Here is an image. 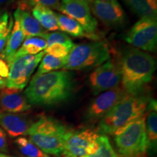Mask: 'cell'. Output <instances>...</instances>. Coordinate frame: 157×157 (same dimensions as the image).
<instances>
[{
	"label": "cell",
	"instance_id": "6da1fadb",
	"mask_svg": "<svg viewBox=\"0 0 157 157\" xmlns=\"http://www.w3.org/2000/svg\"><path fill=\"white\" fill-rule=\"evenodd\" d=\"M74 87L71 72L57 71L35 74L23 93L31 105L52 107L67 102L73 95Z\"/></svg>",
	"mask_w": 157,
	"mask_h": 157
},
{
	"label": "cell",
	"instance_id": "7a4b0ae2",
	"mask_svg": "<svg viewBox=\"0 0 157 157\" xmlns=\"http://www.w3.org/2000/svg\"><path fill=\"white\" fill-rule=\"evenodd\" d=\"M122 88L129 95L145 93V87L151 81L156 70L153 57L137 48L125 50L121 57Z\"/></svg>",
	"mask_w": 157,
	"mask_h": 157
},
{
	"label": "cell",
	"instance_id": "3957f363",
	"mask_svg": "<svg viewBox=\"0 0 157 157\" xmlns=\"http://www.w3.org/2000/svg\"><path fill=\"white\" fill-rule=\"evenodd\" d=\"M150 97L146 93L132 95L127 94L117 105L99 121L98 132L114 135L132 121L146 113Z\"/></svg>",
	"mask_w": 157,
	"mask_h": 157
},
{
	"label": "cell",
	"instance_id": "277c9868",
	"mask_svg": "<svg viewBox=\"0 0 157 157\" xmlns=\"http://www.w3.org/2000/svg\"><path fill=\"white\" fill-rule=\"evenodd\" d=\"M70 130L58 119L42 116L31 124L27 135L45 154L61 157L65 139Z\"/></svg>",
	"mask_w": 157,
	"mask_h": 157
},
{
	"label": "cell",
	"instance_id": "5b68a950",
	"mask_svg": "<svg viewBox=\"0 0 157 157\" xmlns=\"http://www.w3.org/2000/svg\"><path fill=\"white\" fill-rule=\"evenodd\" d=\"M111 57L106 43L93 42L74 45L66 57V71L90 70L97 68Z\"/></svg>",
	"mask_w": 157,
	"mask_h": 157
},
{
	"label": "cell",
	"instance_id": "8992f818",
	"mask_svg": "<svg viewBox=\"0 0 157 157\" xmlns=\"http://www.w3.org/2000/svg\"><path fill=\"white\" fill-rule=\"evenodd\" d=\"M118 155L132 156L147 153V137L145 127V114L128 124L114 135Z\"/></svg>",
	"mask_w": 157,
	"mask_h": 157
},
{
	"label": "cell",
	"instance_id": "52a82bcc",
	"mask_svg": "<svg viewBox=\"0 0 157 157\" xmlns=\"http://www.w3.org/2000/svg\"><path fill=\"white\" fill-rule=\"evenodd\" d=\"M44 54V51H42L36 55L22 56L13 59L9 64L10 73L6 87L21 90L24 89Z\"/></svg>",
	"mask_w": 157,
	"mask_h": 157
},
{
	"label": "cell",
	"instance_id": "ba28073f",
	"mask_svg": "<svg viewBox=\"0 0 157 157\" xmlns=\"http://www.w3.org/2000/svg\"><path fill=\"white\" fill-rule=\"evenodd\" d=\"M121 80L120 61L109 59L95 68L89 76V82L95 95L119 87Z\"/></svg>",
	"mask_w": 157,
	"mask_h": 157
},
{
	"label": "cell",
	"instance_id": "9c48e42d",
	"mask_svg": "<svg viewBox=\"0 0 157 157\" xmlns=\"http://www.w3.org/2000/svg\"><path fill=\"white\" fill-rule=\"evenodd\" d=\"M125 40L138 50L155 52L157 46L156 18H140L127 33Z\"/></svg>",
	"mask_w": 157,
	"mask_h": 157
},
{
	"label": "cell",
	"instance_id": "30bf717a",
	"mask_svg": "<svg viewBox=\"0 0 157 157\" xmlns=\"http://www.w3.org/2000/svg\"><path fill=\"white\" fill-rule=\"evenodd\" d=\"M127 93L122 87H117L100 94L88 107L86 119L91 123L100 121L120 102Z\"/></svg>",
	"mask_w": 157,
	"mask_h": 157
},
{
	"label": "cell",
	"instance_id": "8fae6325",
	"mask_svg": "<svg viewBox=\"0 0 157 157\" xmlns=\"http://www.w3.org/2000/svg\"><path fill=\"white\" fill-rule=\"evenodd\" d=\"M58 10L77 21L86 33L95 34L98 21L92 15L90 5L86 2L83 0H61Z\"/></svg>",
	"mask_w": 157,
	"mask_h": 157
},
{
	"label": "cell",
	"instance_id": "7c38bea8",
	"mask_svg": "<svg viewBox=\"0 0 157 157\" xmlns=\"http://www.w3.org/2000/svg\"><path fill=\"white\" fill-rule=\"evenodd\" d=\"M99 135L91 129L76 131L71 129L65 139L63 154L74 157L87 156L90 146L96 142Z\"/></svg>",
	"mask_w": 157,
	"mask_h": 157
},
{
	"label": "cell",
	"instance_id": "4fadbf2b",
	"mask_svg": "<svg viewBox=\"0 0 157 157\" xmlns=\"http://www.w3.org/2000/svg\"><path fill=\"white\" fill-rule=\"evenodd\" d=\"M90 7L94 15L108 26L121 27L125 24L126 14L118 0H93Z\"/></svg>",
	"mask_w": 157,
	"mask_h": 157
},
{
	"label": "cell",
	"instance_id": "5bb4252c",
	"mask_svg": "<svg viewBox=\"0 0 157 157\" xmlns=\"http://www.w3.org/2000/svg\"><path fill=\"white\" fill-rule=\"evenodd\" d=\"M0 108L5 112L18 113L29 111L31 105L22 90L5 87L0 90Z\"/></svg>",
	"mask_w": 157,
	"mask_h": 157
},
{
	"label": "cell",
	"instance_id": "9a60e30c",
	"mask_svg": "<svg viewBox=\"0 0 157 157\" xmlns=\"http://www.w3.org/2000/svg\"><path fill=\"white\" fill-rule=\"evenodd\" d=\"M32 124L25 115L0 112V127L13 138L27 135Z\"/></svg>",
	"mask_w": 157,
	"mask_h": 157
},
{
	"label": "cell",
	"instance_id": "2e32d148",
	"mask_svg": "<svg viewBox=\"0 0 157 157\" xmlns=\"http://www.w3.org/2000/svg\"><path fill=\"white\" fill-rule=\"evenodd\" d=\"M145 113V127L147 137V152L150 155L156 153L157 148V103L154 99H150Z\"/></svg>",
	"mask_w": 157,
	"mask_h": 157
},
{
	"label": "cell",
	"instance_id": "e0dca14e",
	"mask_svg": "<svg viewBox=\"0 0 157 157\" xmlns=\"http://www.w3.org/2000/svg\"><path fill=\"white\" fill-rule=\"evenodd\" d=\"M15 21L19 23L25 36L42 37L48 34V31L42 27L38 21L30 14L29 11L17 8L14 12Z\"/></svg>",
	"mask_w": 157,
	"mask_h": 157
},
{
	"label": "cell",
	"instance_id": "ac0fdd59",
	"mask_svg": "<svg viewBox=\"0 0 157 157\" xmlns=\"http://www.w3.org/2000/svg\"><path fill=\"white\" fill-rule=\"evenodd\" d=\"M25 37L19 23L15 21L7 44H6L2 52L0 53V58L7 62L8 65L10 63L14 58L15 53L21 48V44H23Z\"/></svg>",
	"mask_w": 157,
	"mask_h": 157
},
{
	"label": "cell",
	"instance_id": "d6986e66",
	"mask_svg": "<svg viewBox=\"0 0 157 157\" xmlns=\"http://www.w3.org/2000/svg\"><path fill=\"white\" fill-rule=\"evenodd\" d=\"M58 28L63 32L67 33L73 37H87L92 39H99L95 34H90L86 33L82 25L71 17L60 13H56Z\"/></svg>",
	"mask_w": 157,
	"mask_h": 157
},
{
	"label": "cell",
	"instance_id": "ffe728a7",
	"mask_svg": "<svg viewBox=\"0 0 157 157\" xmlns=\"http://www.w3.org/2000/svg\"><path fill=\"white\" fill-rule=\"evenodd\" d=\"M124 2L140 18H156L157 0H124Z\"/></svg>",
	"mask_w": 157,
	"mask_h": 157
},
{
	"label": "cell",
	"instance_id": "44dd1931",
	"mask_svg": "<svg viewBox=\"0 0 157 157\" xmlns=\"http://www.w3.org/2000/svg\"><path fill=\"white\" fill-rule=\"evenodd\" d=\"M31 10L34 18L47 31H56L58 30L56 13H54L52 10L43 6H35Z\"/></svg>",
	"mask_w": 157,
	"mask_h": 157
},
{
	"label": "cell",
	"instance_id": "7402d4cb",
	"mask_svg": "<svg viewBox=\"0 0 157 157\" xmlns=\"http://www.w3.org/2000/svg\"><path fill=\"white\" fill-rule=\"evenodd\" d=\"M47 48L46 41L44 39L39 36L27 37L23 41L21 48L15 53L14 58L16 57L28 55H36L42 52ZM13 58V59H14Z\"/></svg>",
	"mask_w": 157,
	"mask_h": 157
},
{
	"label": "cell",
	"instance_id": "603a6c76",
	"mask_svg": "<svg viewBox=\"0 0 157 157\" xmlns=\"http://www.w3.org/2000/svg\"><path fill=\"white\" fill-rule=\"evenodd\" d=\"M15 144L25 157H50L25 137H17Z\"/></svg>",
	"mask_w": 157,
	"mask_h": 157
},
{
	"label": "cell",
	"instance_id": "cb8c5ba5",
	"mask_svg": "<svg viewBox=\"0 0 157 157\" xmlns=\"http://www.w3.org/2000/svg\"><path fill=\"white\" fill-rule=\"evenodd\" d=\"M36 74H45L52 72L60 68H63L66 63V58H56L50 55L47 54L41 60Z\"/></svg>",
	"mask_w": 157,
	"mask_h": 157
},
{
	"label": "cell",
	"instance_id": "d4e9b609",
	"mask_svg": "<svg viewBox=\"0 0 157 157\" xmlns=\"http://www.w3.org/2000/svg\"><path fill=\"white\" fill-rule=\"evenodd\" d=\"M97 140L98 143L97 151L94 154L84 157H118V154L113 149L106 135L100 134Z\"/></svg>",
	"mask_w": 157,
	"mask_h": 157
},
{
	"label": "cell",
	"instance_id": "484cf974",
	"mask_svg": "<svg viewBox=\"0 0 157 157\" xmlns=\"http://www.w3.org/2000/svg\"><path fill=\"white\" fill-rule=\"evenodd\" d=\"M60 5V0H21L17 8L28 11L35 6H43L50 9L58 10Z\"/></svg>",
	"mask_w": 157,
	"mask_h": 157
},
{
	"label": "cell",
	"instance_id": "4316f807",
	"mask_svg": "<svg viewBox=\"0 0 157 157\" xmlns=\"http://www.w3.org/2000/svg\"><path fill=\"white\" fill-rule=\"evenodd\" d=\"M42 38L44 39L46 41L47 48L50 47V45L56 44V43H60V44L67 45H74L70 37L65 33L60 32V31H55V32L50 33V34L48 33Z\"/></svg>",
	"mask_w": 157,
	"mask_h": 157
},
{
	"label": "cell",
	"instance_id": "83f0119b",
	"mask_svg": "<svg viewBox=\"0 0 157 157\" xmlns=\"http://www.w3.org/2000/svg\"><path fill=\"white\" fill-rule=\"evenodd\" d=\"M74 45H67L60 43H56L50 45V47L45 49V53L56 58H66L71 50Z\"/></svg>",
	"mask_w": 157,
	"mask_h": 157
},
{
	"label": "cell",
	"instance_id": "f1b7e54d",
	"mask_svg": "<svg viewBox=\"0 0 157 157\" xmlns=\"http://www.w3.org/2000/svg\"><path fill=\"white\" fill-rule=\"evenodd\" d=\"M9 73V65L7 62L0 58V90L6 87Z\"/></svg>",
	"mask_w": 157,
	"mask_h": 157
},
{
	"label": "cell",
	"instance_id": "f546056e",
	"mask_svg": "<svg viewBox=\"0 0 157 157\" xmlns=\"http://www.w3.org/2000/svg\"><path fill=\"white\" fill-rule=\"evenodd\" d=\"M9 25V14L7 11L0 10V38L6 32Z\"/></svg>",
	"mask_w": 157,
	"mask_h": 157
},
{
	"label": "cell",
	"instance_id": "4dcf8cb0",
	"mask_svg": "<svg viewBox=\"0 0 157 157\" xmlns=\"http://www.w3.org/2000/svg\"><path fill=\"white\" fill-rule=\"evenodd\" d=\"M13 20L12 17H10V21H9L8 28H7V31H6V32L4 34L3 36L0 38V53L2 52V50H4V48H5L6 44H7L9 36L10 34V32L12 31V29H13Z\"/></svg>",
	"mask_w": 157,
	"mask_h": 157
},
{
	"label": "cell",
	"instance_id": "1f68e13d",
	"mask_svg": "<svg viewBox=\"0 0 157 157\" xmlns=\"http://www.w3.org/2000/svg\"><path fill=\"white\" fill-rule=\"evenodd\" d=\"M8 151V141L7 133L0 127V153L5 154Z\"/></svg>",
	"mask_w": 157,
	"mask_h": 157
},
{
	"label": "cell",
	"instance_id": "d6a6232c",
	"mask_svg": "<svg viewBox=\"0 0 157 157\" xmlns=\"http://www.w3.org/2000/svg\"><path fill=\"white\" fill-rule=\"evenodd\" d=\"M14 0H0V5H4L6 4H9L13 2Z\"/></svg>",
	"mask_w": 157,
	"mask_h": 157
},
{
	"label": "cell",
	"instance_id": "836d02e7",
	"mask_svg": "<svg viewBox=\"0 0 157 157\" xmlns=\"http://www.w3.org/2000/svg\"><path fill=\"white\" fill-rule=\"evenodd\" d=\"M0 157H15V156H10V155H7L5 154H3V153H0Z\"/></svg>",
	"mask_w": 157,
	"mask_h": 157
},
{
	"label": "cell",
	"instance_id": "e575fe53",
	"mask_svg": "<svg viewBox=\"0 0 157 157\" xmlns=\"http://www.w3.org/2000/svg\"><path fill=\"white\" fill-rule=\"evenodd\" d=\"M83 1L86 2L89 4V5H90V4H91L92 2H93V0H83Z\"/></svg>",
	"mask_w": 157,
	"mask_h": 157
},
{
	"label": "cell",
	"instance_id": "d590c367",
	"mask_svg": "<svg viewBox=\"0 0 157 157\" xmlns=\"http://www.w3.org/2000/svg\"><path fill=\"white\" fill-rule=\"evenodd\" d=\"M61 157H74V156H68V155H64V154H63L62 156H61Z\"/></svg>",
	"mask_w": 157,
	"mask_h": 157
},
{
	"label": "cell",
	"instance_id": "8d00e7d4",
	"mask_svg": "<svg viewBox=\"0 0 157 157\" xmlns=\"http://www.w3.org/2000/svg\"><path fill=\"white\" fill-rule=\"evenodd\" d=\"M98 1H102V2H106V1H109V0H98Z\"/></svg>",
	"mask_w": 157,
	"mask_h": 157
}]
</instances>
